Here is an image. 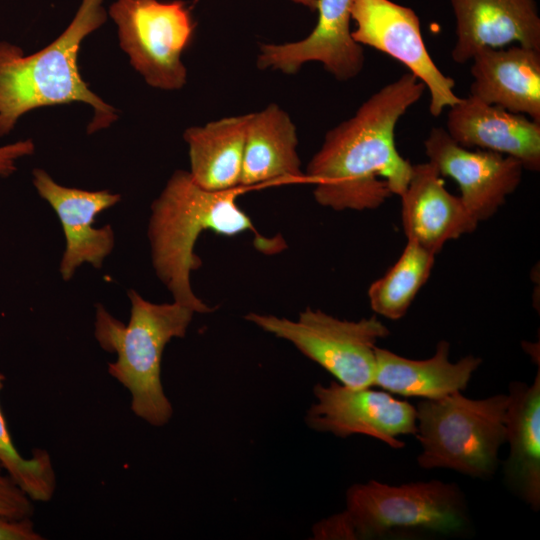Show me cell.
<instances>
[{
	"mask_svg": "<svg viewBox=\"0 0 540 540\" xmlns=\"http://www.w3.org/2000/svg\"><path fill=\"white\" fill-rule=\"evenodd\" d=\"M424 148L441 176L456 181L462 202L478 222L492 217L521 182L524 168L519 160L463 147L443 127L432 128Z\"/></svg>",
	"mask_w": 540,
	"mask_h": 540,
	"instance_id": "cell-11",
	"label": "cell"
},
{
	"mask_svg": "<svg viewBox=\"0 0 540 540\" xmlns=\"http://www.w3.org/2000/svg\"><path fill=\"white\" fill-rule=\"evenodd\" d=\"M108 14L117 25L121 48L148 85L178 90L186 84L181 57L192 40L195 22L185 2L116 0Z\"/></svg>",
	"mask_w": 540,
	"mask_h": 540,
	"instance_id": "cell-8",
	"label": "cell"
},
{
	"mask_svg": "<svg viewBox=\"0 0 540 540\" xmlns=\"http://www.w3.org/2000/svg\"><path fill=\"white\" fill-rule=\"evenodd\" d=\"M449 1L455 17L454 62L463 64L482 49L510 44L540 50L536 0Z\"/></svg>",
	"mask_w": 540,
	"mask_h": 540,
	"instance_id": "cell-14",
	"label": "cell"
},
{
	"mask_svg": "<svg viewBox=\"0 0 540 540\" xmlns=\"http://www.w3.org/2000/svg\"><path fill=\"white\" fill-rule=\"evenodd\" d=\"M449 356L450 343L444 340L437 343L435 354L424 360L405 358L376 346L373 386L421 399H439L463 391L482 359L467 355L453 363Z\"/></svg>",
	"mask_w": 540,
	"mask_h": 540,
	"instance_id": "cell-18",
	"label": "cell"
},
{
	"mask_svg": "<svg viewBox=\"0 0 540 540\" xmlns=\"http://www.w3.org/2000/svg\"><path fill=\"white\" fill-rule=\"evenodd\" d=\"M317 402L306 414L308 426L338 437L362 434L373 437L393 449H402V435H415L416 408L391 393L370 387L353 388L337 382L316 384Z\"/></svg>",
	"mask_w": 540,
	"mask_h": 540,
	"instance_id": "cell-10",
	"label": "cell"
},
{
	"mask_svg": "<svg viewBox=\"0 0 540 540\" xmlns=\"http://www.w3.org/2000/svg\"><path fill=\"white\" fill-rule=\"evenodd\" d=\"M400 198L407 239L434 255L446 242L473 232L479 223L460 196L446 190L441 174L429 161L412 166L411 178Z\"/></svg>",
	"mask_w": 540,
	"mask_h": 540,
	"instance_id": "cell-16",
	"label": "cell"
},
{
	"mask_svg": "<svg viewBox=\"0 0 540 540\" xmlns=\"http://www.w3.org/2000/svg\"><path fill=\"white\" fill-rule=\"evenodd\" d=\"M104 0H82L68 27L52 43L25 56L15 44L0 42V136L25 113L44 106L82 102L94 116V133L118 119V111L91 91L79 72L81 42L106 21Z\"/></svg>",
	"mask_w": 540,
	"mask_h": 540,
	"instance_id": "cell-3",
	"label": "cell"
},
{
	"mask_svg": "<svg viewBox=\"0 0 540 540\" xmlns=\"http://www.w3.org/2000/svg\"><path fill=\"white\" fill-rule=\"evenodd\" d=\"M425 90L407 72L326 133L304 173L315 185L313 195L320 205L338 211L376 209L391 195L403 194L413 164L398 152L395 128Z\"/></svg>",
	"mask_w": 540,
	"mask_h": 540,
	"instance_id": "cell-1",
	"label": "cell"
},
{
	"mask_svg": "<svg viewBox=\"0 0 540 540\" xmlns=\"http://www.w3.org/2000/svg\"><path fill=\"white\" fill-rule=\"evenodd\" d=\"M35 151L32 140H20L0 146V176L7 177L15 172L16 163L20 158L30 156Z\"/></svg>",
	"mask_w": 540,
	"mask_h": 540,
	"instance_id": "cell-25",
	"label": "cell"
},
{
	"mask_svg": "<svg viewBox=\"0 0 540 540\" xmlns=\"http://www.w3.org/2000/svg\"><path fill=\"white\" fill-rule=\"evenodd\" d=\"M251 113L224 117L184 132L190 175L210 191L240 188L246 132Z\"/></svg>",
	"mask_w": 540,
	"mask_h": 540,
	"instance_id": "cell-21",
	"label": "cell"
},
{
	"mask_svg": "<svg viewBox=\"0 0 540 540\" xmlns=\"http://www.w3.org/2000/svg\"><path fill=\"white\" fill-rule=\"evenodd\" d=\"M354 0H317L318 19L310 34L295 42L259 46V69L294 74L308 62H320L339 81L355 78L364 66V51L352 36Z\"/></svg>",
	"mask_w": 540,
	"mask_h": 540,
	"instance_id": "cell-12",
	"label": "cell"
},
{
	"mask_svg": "<svg viewBox=\"0 0 540 540\" xmlns=\"http://www.w3.org/2000/svg\"><path fill=\"white\" fill-rule=\"evenodd\" d=\"M508 394L471 399L461 391L439 399H421L416 408L417 457L423 469L446 468L488 479L499 465L506 443Z\"/></svg>",
	"mask_w": 540,
	"mask_h": 540,
	"instance_id": "cell-6",
	"label": "cell"
},
{
	"mask_svg": "<svg viewBox=\"0 0 540 540\" xmlns=\"http://www.w3.org/2000/svg\"><path fill=\"white\" fill-rule=\"evenodd\" d=\"M32 175L33 185L55 211L65 235L66 246L59 265L63 280H70L84 263L101 268L114 248L115 234L110 224L101 228L93 224L99 213L121 200V195L108 190L87 191L62 186L40 168L34 169Z\"/></svg>",
	"mask_w": 540,
	"mask_h": 540,
	"instance_id": "cell-13",
	"label": "cell"
},
{
	"mask_svg": "<svg viewBox=\"0 0 540 540\" xmlns=\"http://www.w3.org/2000/svg\"><path fill=\"white\" fill-rule=\"evenodd\" d=\"M465 497L455 483L440 480L388 485L376 480L352 485L346 509L317 523L315 539H375L397 531L442 534L468 525Z\"/></svg>",
	"mask_w": 540,
	"mask_h": 540,
	"instance_id": "cell-5",
	"label": "cell"
},
{
	"mask_svg": "<svg viewBox=\"0 0 540 540\" xmlns=\"http://www.w3.org/2000/svg\"><path fill=\"white\" fill-rule=\"evenodd\" d=\"M291 1H293L296 4L302 5L304 7H307L311 11L316 10L317 0H291Z\"/></svg>",
	"mask_w": 540,
	"mask_h": 540,
	"instance_id": "cell-27",
	"label": "cell"
},
{
	"mask_svg": "<svg viewBox=\"0 0 540 540\" xmlns=\"http://www.w3.org/2000/svg\"><path fill=\"white\" fill-rule=\"evenodd\" d=\"M239 188L210 191L200 187L189 171H175L151 205L148 240L157 277L174 301L195 313H208L207 306L192 290L190 276L199 269L201 259L194 247L204 231L235 236L254 232L259 239L281 248L277 240L258 235L248 215L239 207Z\"/></svg>",
	"mask_w": 540,
	"mask_h": 540,
	"instance_id": "cell-2",
	"label": "cell"
},
{
	"mask_svg": "<svg viewBox=\"0 0 540 540\" xmlns=\"http://www.w3.org/2000/svg\"><path fill=\"white\" fill-rule=\"evenodd\" d=\"M351 17L356 42L401 62L424 83L430 94L429 112L433 117L459 101L454 92L455 81L430 56L419 17L412 8L391 0H354Z\"/></svg>",
	"mask_w": 540,
	"mask_h": 540,
	"instance_id": "cell-9",
	"label": "cell"
},
{
	"mask_svg": "<svg viewBox=\"0 0 540 540\" xmlns=\"http://www.w3.org/2000/svg\"><path fill=\"white\" fill-rule=\"evenodd\" d=\"M445 130L459 145L511 156L540 169V123L471 95L449 108Z\"/></svg>",
	"mask_w": 540,
	"mask_h": 540,
	"instance_id": "cell-15",
	"label": "cell"
},
{
	"mask_svg": "<svg viewBox=\"0 0 540 540\" xmlns=\"http://www.w3.org/2000/svg\"><path fill=\"white\" fill-rule=\"evenodd\" d=\"M34 501L0 466V516L10 519L31 518Z\"/></svg>",
	"mask_w": 540,
	"mask_h": 540,
	"instance_id": "cell-24",
	"label": "cell"
},
{
	"mask_svg": "<svg viewBox=\"0 0 540 540\" xmlns=\"http://www.w3.org/2000/svg\"><path fill=\"white\" fill-rule=\"evenodd\" d=\"M128 297L127 324L96 304L94 336L104 351L116 354L108 373L128 390L131 411L152 426H163L173 407L161 382L162 355L171 339L185 336L195 312L176 301L152 303L133 289Z\"/></svg>",
	"mask_w": 540,
	"mask_h": 540,
	"instance_id": "cell-4",
	"label": "cell"
},
{
	"mask_svg": "<svg viewBox=\"0 0 540 540\" xmlns=\"http://www.w3.org/2000/svg\"><path fill=\"white\" fill-rule=\"evenodd\" d=\"M506 443L509 455L504 464L508 487L530 508H540V372L532 384H509Z\"/></svg>",
	"mask_w": 540,
	"mask_h": 540,
	"instance_id": "cell-19",
	"label": "cell"
},
{
	"mask_svg": "<svg viewBox=\"0 0 540 540\" xmlns=\"http://www.w3.org/2000/svg\"><path fill=\"white\" fill-rule=\"evenodd\" d=\"M296 126L275 103L251 113L243 155L240 187L279 180H304L297 153Z\"/></svg>",
	"mask_w": 540,
	"mask_h": 540,
	"instance_id": "cell-20",
	"label": "cell"
},
{
	"mask_svg": "<svg viewBox=\"0 0 540 540\" xmlns=\"http://www.w3.org/2000/svg\"><path fill=\"white\" fill-rule=\"evenodd\" d=\"M471 61V96L540 123V50L485 48Z\"/></svg>",
	"mask_w": 540,
	"mask_h": 540,
	"instance_id": "cell-17",
	"label": "cell"
},
{
	"mask_svg": "<svg viewBox=\"0 0 540 540\" xmlns=\"http://www.w3.org/2000/svg\"><path fill=\"white\" fill-rule=\"evenodd\" d=\"M31 518L10 519L0 516V540H42Z\"/></svg>",
	"mask_w": 540,
	"mask_h": 540,
	"instance_id": "cell-26",
	"label": "cell"
},
{
	"mask_svg": "<svg viewBox=\"0 0 540 540\" xmlns=\"http://www.w3.org/2000/svg\"><path fill=\"white\" fill-rule=\"evenodd\" d=\"M434 260V254L407 239L396 263L369 287L368 298L373 311L391 320L401 319L428 280Z\"/></svg>",
	"mask_w": 540,
	"mask_h": 540,
	"instance_id": "cell-22",
	"label": "cell"
},
{
	"mask_svg": "<svg viewBox=\"0 0 540 540\" xmlns=\"http://www.w3.org/2000/svg\"><path fill=\"white\" fill-rule=\"evenodd\" d=\"M246 319L288 340L341 384L353 388L374 385L376 343L390 334L376 316L347 321L311 308L294 321L258 313H249Z\"/></svg>",
	"mask_w": 540,
	"mask_h": 540,
	"instance_id": "cell-7",
	"label": "cell"
},
{
	"mask_svg": "<svg viewBox=\"0 0 540 540\" xmlns=\"http://www.w3.org/2000/svg\"><path fill=\"white\" fill-rule=\"evenodd\" d=\"M5 376L0 373V391ZM0 466L4 472L34 501H50L56 490V474L52 459L44 449L36 448L29 458L22 456L13 443L5 416L0 407Z\"/></svg>",
	"mask_w": 540,
	"mask_h": 540,
	"instance_id": "cell-23",
	"label": "cell"
}]
</instances>
